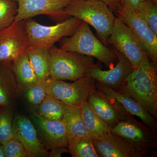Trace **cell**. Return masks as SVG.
<instances>
[{"label": "cell", "instance_id": "obj_2", "mask_svg": "<svg viewBox=\"0 0 157 157\" xmlns=\"http://www.w3.org/2000/svg\"><path fill=\"white\" fill-rule=\"evenodd\" d=\"M65 11L68 16L92 26L101 42L108 44L116 17L107 4L99 0H73Z\"/></svg>", "mask_w": 157, "mask_h": 157}, {"label": "cell", "instance_id": "obj_15", "mask_svg": "<svg viewBox=\"0 0 157 157\" xmlns=\"http://www.w3.org/2000/svg\"><path fill=\"white\" fill-rule=\"evenodd\" d=\"M116 51L118 61L113 67L104 70L99 67H94L88 70L84 76L94 78L96 81L106 85L113 89H119L134 69L125 56L117 51Z\"/></svg>", "mask_w": 157, "mask_h": 157}, {"label": "cell", "instance_id": "obj_3", "mask_svg": "<svg viewBox=\"0 0 157 157\" xmlns=\"http://www.w3.org/2000/svg\"><path fill=\"white\" fill-rule=\"evenodd\" d=\"M60 48L98 59L109 69L118 61L116 50L102 43L93 33L89 25L83 21L72 36L62 40Z\"/></svg>", "mask_w": 157, "mask_h": 157}, {"label": "cell", "instance_id": "obj_27", "mask_svg": "<svg viewBox=\"0 0 157 157\" xmlns=\"http://www.w3.org/2000/svg\"><path fill=\"white\" fill-rule=\"evenodd\" d=\"M14 109L11 107L0 106V143L2 144L12 138Z\"/></svg>", "mask_w": 157, "mask_h": 157}, {"label": "cell", "instance_id": "obj_5", "mask_svg": "<svg viewBox=\"0 0 157 157\" xmlns=\"http://www.w3.org/2000/svg\"><path fill=\"white\" fill-rule=\"evenodd\" d=\"M82 22L74 17L50 26L43 25L32 18L25 20L29 46L49 49L60 39L72 36Z\"/></svg>", "mask_w": 157, "mask_h": 157}, {"label": "cell", "instance_id": "obj_23", "mask_svg": "<svg viewBox=\"0 0 157 157\" xmlns=\"http://www.w3.org/2000/svg\"><path fill=\"white\" fill-rule=\"evenodd\" d=\"M69 105L47 95L35 113L42 117L52 121H62Z\"/></svg>", "mask_w": 157, "mask_h": 157}, {"label": "cell", "instance_id": "obj_28", "mask_svg": "<svg viewBox=\"0 0 157 157\" xmlns=\"http://www.w3.org/2000/svg\"><path fill=\"white\" fill-rule=\"evenodd\" d=\"M17 4L14 0H0V31L13 24L17 14Z\"/></svg>", "mask_w": 157, "mask_h": 157}, {"label": "cell", "instance_id": "obj_16", "mask_svg": "<svg viewBox=\"0 0 157 157\" xmlns=\"http://www.w3.org/2000/svg\"><path fill=\"white\" fill-rule=\"evenodd\" d=\"M87 102L99 117L111 128L119 122L135 119L117 103L108 99L97 89L90 96Z\"/></svg>", "mask_w": 157, "mask_h": 157}, {"label": "cell", "instance_id": "obj_1", "mask_svg": "<svg viewBox=\"0 0 157 157\" xmlns=\"http://www.w3.org/2000/svg\"><path fill=\"white\" fill-rule=\"evenodd\" d=\"M157 118V64L147 59L134 69L119 89Z\"/></svg>", "mask_w": 157, "mask_h": 157}, {"label": "cell", "instance_id": "obj_29", "mask_svg": "<svg viewBox=\"0 0 157 157\" xmlns=\"http://www.w3.org/2000/svg\"><path fill=\"white\" fill-rule=\"evenodd\" d=\"M2 145L5 157H27L22 144L13 137Z\"/></svg>", "mask_w": 157, "mask_h": 157}, {"label": "cell", "instance_id": "obj_18", "mask_svg": "<svg viewBox=\"0 0 157 157\" xmlns=\"http://www.w3.org/2000/svg\"><path fill=\"white\" fill-rule=\"evenodd\" d=\"M23 89L17 82L11 62H0V106L14 108Z\"/></svg>", "mask_w": 157, "mask_h": 157}, {"label": "cell", "instance_id": "obj_6", "mask_svg": "<svg viewBox=\"0 0 157 157\" xmlns=\"http://www.w3.org/2000/svg\"><path fill=\"white\" fill-rule=\"evenodd\" d=\"M96 80L84 76L73 82L49 78L45 81L48 95L69 106H81L97 90Z\"/></svg>", "mask_w": 157, "mask_h": 157}, {"label": "cell", "instance_id": "obj_22", "mask_svg": "<svg viewBox=\"0 0 157 157\" xmlns=\"http://www.w3.org/2000/svg\"><path fill=\"white\" fill-rule=\"evenodd\" d=\"M62 121L70 137L90 136L82 120L80 106H69Z\"/></svg>", "mask_w": 157, "mask_h": 157}, {"label": "cell", "instance_id": "obj_30", "mask_svg": "<svg viewBox=\"0 0 157 157\" xmlns=\"http://www.w3.org/2000/svg\"><path fill=\"white\" fill-rule=\"evenodd\" d=\"M146 1L147 0H121L120 6L127 7L135 11L141 4Z\"/></svg>", "mask_w": 157, "mask_h": 157}, {"label": "cell", "instance_id": "obj_10", "mask_svg": "<svg viewBox=\"0 0 157 157\" xmlns=\"http://www.w3.org/2000/svg\"><path fill=\"white\" fill-rule=\"evenodd\" d=\"M73 0H17V11L14 22L40 15H46L63 21L69 16L65 11Z\"/></svg>", "mask_w": 157, "mask_h": 157}, {"label": "cell", "instance_id": "obj_26", "mask_svg": "<svg viewBox=\"0 0 157 157\" xmlns=\"http://www.w3.org/2000/svg\"><path fill=\"white\" fill-rule=\"evenodd\" d=\"M135 12L157 35V0H147Z\"/></svg>", "mask_w": 157, "mask_h": 157}, {"label": "cell", "instance_id": "obj_34", "mask_svg": "<svg viewBox=\"0 0 157 157\" xmlns=\"http://www.w3.org/2000/svg\"><path fill=\"white\" fill-rule=\"evenodd\" d=\"M14 1H16V2H17V0H14Z\"/></svg>", "mask_w": 157, "mask_h": 157}, {"label": "cell", "instance_id": "obj_19", "mask_svg": "<svg viewBox=\"0 0 157 157\" xmlns=\"http://www.w3.org/2000/svg\"><path fill=\"white\" fill-rule=\"evenodd\" d=\"M25 51L38 80L45 81L50 78L51 57L49 49L29 46Z\"/></svg>", "mask_w": 157, "mask_h": 157}, {"label": "cell", "instance_id": "obj_14", "mask_svg": "<svg viewBox=\"0 0 157 157\" xmlns=\"http://www.w3.org/2000/svg\"><path fill=\"white\" fill-rule=\"evenodd\" d=\"M96 88L108 99L117 103L129 114L139 117L143 123L156 133V119L151 115L134 98L106 85L96 82Z\"/></svg>", "mask_w": 157, "mask_h": 157}, {"label": "cell", "instance_id": "obj_20", "mask_svg": "<svg viewBox=\"0 0 157 157\" xmlns=\"http://www.w3.org/2000/svg\"><path fill=\"white\" fill-rule=\"evenodd\" d=\"M82 117L88 133L92 139L98 138L111 132V128L90 107L87 101L80 106Z\"/></svg>", "mask_w": 157, "mask_h": 157}, {"label": "cell", "instance_id": "obj_32", "mask_svg": "<svg viewBox=\"0 0 157 157\" xmlns=\"http://www.w3.org/2000/svg\"><path fill=\"white\" fill-rule=\"evenodd\" d=\"M107 4L113 11H116L120 6L121 0H99Z\"/></svg>", "mask_w": 157, "mask_h": 157}, {"label": "cell", "instance_id": "obj_24", "mask_svg": "<svg viewBox=\"0 0 157 157\" xmlns=\"http://www.w3.org/2000/svg\"><path fill=\"white\" fill-rule=\"evenodd\" d=\"M47 95L45 81H38L24 88L21 96L31 113H35Z\"/></svg>", "mask_w": 157, "mask_h": 157}, {"label": "cell", "instance_id": "obj_33", "mask_svg": "<svg viewBox=\"0 0 157 157\" xmlns=\"http://www.w3.org/2000/svg\"><path fill=\"white\" fill-rule=\"evenodd\" d=\"M0 157H5L3 150V145L0 143Z\"/></svg>", "mask_w": 157, "mask_h": 157}, {"label": "cell", "instance_id": "obj_13", "mask_svg": "<svg viewBox=\"0 0 157 157\" xmlns=\"http://www.w3.org/2000/svg\"><path fill=\"white\" fill-rule=\"evenodd\" d=\"M12 133V137L20 142L24 147L27 157H49V152L40 142L29 118L20 113L14 114Z\"/></svg>", "mask_w": 157, "mask_h": 157}, {"label": "cell", "instance_id": "obj_7", "mask_svg": "<svg viewBox=\"0 0 157 157\" xmlns=\"http://www.w3.org/2000/svg\"><path fill=\"white\" fill-rule=\"evenodd\" d=\"M108 43L125 56L134 69L149 58L135 34L118 17L116 18Z\"/></svg>", "mask_w": 157, "mask_h": 157}, {"label": "cell", "instance_id": "obj_9", "mask_svg": "<svg viewBox=\"0 0 157 157\" xmlns=\"http://www.w3.org/2000/svg\"><path fill=\"white\" fill-rule=\"evenodd\" d=\"M116 12L135 34L150 59L157 64V35L132 9L120 6Z\"/></svg>", "mask_w": 157, "mask_h": 157}, {"label": "cell", "instance_id": "obj_11", "mask_svg": "<svg viewBox=\"0 0 157 157\" xmlns=\"http://www.w3.org/2000/svg\"><path fill=\"white\" fill-rule=\"evenodd\" d=\"M29 46L25 20L0 31V62H11Z\"/></svg>", "mask_w": 157, "mask_h": 157}, {"label": "cell", "instance_id": "obj_4", "mask_svg": "<svg viewBox=\"0 0 157 157\" xmlns=\"http://www.w3.org/2000/svg\"><path fill=\"white\" fill-rule=\"evenodd\" d=\"M51 57L50 78L75 81L84 76L88 70L99 67L94 58L53 45L49 49Z\"/></svg>", "mask_w": 157, "mask_h": 157}, {"label": "cell", "instance_id": "obj_31", "mask_svg": "<svg viewBox=\"0 0 157 157\" xmlns=\"http://www.w3.org/2000/svg\"><path fill=\"white\" fill-rule=\"evenodd\" d=\"M69 153L68 148L66 147H60L51 150L49 152V157H60L65 153Z\"/></svg>", "mask_w": 157, "mask_h": 157}, {"label": "cell", "instance_id": "obj_21", "mask_svg": "<svg viewBox=\"0 0 157 157\" xmlns=\"http://www.w3.org/2000/svg\"><path fill=\"white\" fill-rule=\"evenodd\" d=\"M11 63L17 82L23 89L38 81L25 51L18 55Z\"/></svg>", "mask_w": 157, "mask_h": 157}, {"label": "cell", "instance_id": "obj_8", "mask_svg": "<svg viewBox=\"0 0 157 157\" xmlns=\"http://www.w3.org/2000/svg\"><path fill=\"white\" fill-rule=\"evenodd\" d=\"M111 132L123 137L143 157L157 148L156 133L135 118L119 122L111 128Z\"/></svg>", "mask_w": 157, "mask_h": 157}, {"label": "cell", "instance_id": "obj_12", "mask_svg": "<svg viewBox=\"0 0 157 157\" xmlns=\"http://www.w3.org/2000/svg\"><path fill=\"white\" fill-rule=\"evenodd\" d=\"M29 118L45 149L48 151L60 147H67L69 136L63 121L46 119L36 113H31Z\"/></svg>", "mask_w": 157, "mask_h": 157}, {"label": "cell", "instance_id": "obj_25", "mask_svg": "<svg viewBox=\"0 0 157 157\" xmlns=\"http://www.w3.org/2000/svg\"><path fill=\"white\" fill-rule=\"evenodd\" d=\"M67 147L69 153L73 157H99L92 139L89 135L69 136Z\"/></svg>", "mask_w": 157, "mask_h": 157}, {"label": "cell", "instance_id": "obj_17", "mask_svg": "<svg viewBox=\"0 0 157 157\" xmlns=\"http://www.w3.org/2000/svg\"><path fill=\"white\" fill-rule=\"evenodd\" d=\"M92 140L99 157H143L128 141L112 132Z\"/></svg>", "mask_w": 157, "mask_h": 157}]
</instances>
